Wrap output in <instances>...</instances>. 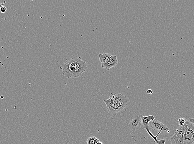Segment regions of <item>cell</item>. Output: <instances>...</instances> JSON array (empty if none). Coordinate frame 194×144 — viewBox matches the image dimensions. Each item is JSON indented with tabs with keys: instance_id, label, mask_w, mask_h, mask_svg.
I'll return each mask as SVG.
<instances>
[{
	"instance_id": "obj_7",
	"label": "cell",
	"mask_w": 194,
	"mask_h": 144,
	"mask_svg": "<svg viewBox=\"0 0 194 144\" xmlns=\"http://www.w3.org/2000/svg\"><path fill=\"white\" fill-rule=\"evenodd\" d=\"M118 64V60L116 55L111 56L109 60L106 63L101 64V67L106 69L107 70H109L111 68L116 67Z\"/></svg>"
},
{
	"instance_id": "obj_8",
	"label": "cell",
	"mask_w": 194,
	"mask_h": 144,
	"mask_svg": "<svg viewBox=\"0 0 194 144\" xmlns=\"http://www.w3.org/2000/svg\"><path fill=\"white\" fill-rule=\"evenodd\" d=\"M141 118V125L140 127L142 129H145L147 127H149V123L154 119V116L153 115H151L147 116H144L142 115H139Z\"/></svg>"
},
{
	"instance_id": "obj_11",
	"label": "cell",
	"mask_w": 194,
	"mask_h": 144,
	"mask_svg": "<svg viewBox=\"0 0 194 144\" xmlns=\"http://www.w3.org/2000/svg\"><path fill=\"white\" fill-rule=\"evenodd\" d=\"M99 141V140L98 138L95 137L93 136L88 137L87 143L88 144H96Z\"/></svg>"
},
{
	"instance_id": "obj_10",
	"label": "cell",
	"mask_w": 194,
	"mask_h": 144,
	"mask_svg": "<svg viewBox=\"0 0 194 144\" xmlns=\"http://www.w3.org/2000/svg\"><path fill=\"white\" fill-rule=\"evenodd\" d=\"M150 129L149 127H147V128L145 129L146 131H147V133H148V134L153 139L154 141V143H155L157 144H165V142H166V140L165 139L158 140L157 139V137H158L156 135V136L155 137L152 133L150 131Z\"/></svg>"
},
{
	"instance_id": "obj_13",
	"label": "cell",
	"mask_w": 194,
	"mask_h": 144,
	"mask_svg": "<svg viewBox=\"0 0 194 144\" xmlns=\"http://www.w3.org/2000/svg\"><path fill=\"white\" fill-rule=\"evenodd\" d=\"M7 8L6 7H4V6H2L0 8V12L1 13H4L6 11Z\"/></svg>"
},
{
	"instance_id": "obj_6",
	"label": "cell",
	"mask_w": 194,
	"mask_h": 144,
	"mask_svg": "<svg viewBox=\"0 0 194 144\" xmlns=\"http://www.w3.org/2000/svg\"><path fill=\"white\" fill-rule=\"evenodd\" d=\"M128 126L132 131H135L140 128L141 125V118L140 116H134L129 121Z\"/></svg>"
},
{
	"instance_id": "obj_17",
	"label": "cell",
	"mask_w": 194,
	"mask_h": 144,
	"mask_svg": "<svg viewBox=\"0 0 194 144\" xmlns=\"http://www.w3.org/2000/svg\"><path fill=\"white\" fill-rule=\"evenodd\" d=\"M96 144H103V143L102 142H100V141H99V142H98V143H96Z\"/></svg>"
},
{
	"instance_id": "obj_5",
	"label": "cell",
	"mask_w": 194,
	"mask_h": 144,
	"mask_svg": "<svg viewBox=\"0 0 194 144\" xmlns=\"http://www.w3.org/2000/svg\"><path fill=\"white\" fill-rule=\"evenodd\" d=\"M184 130V126H180L175 130L173 135L170 138L171 144H184L183 134Z\"/></svg>"
},
{
	"instance_id": "obj_15",
	"label": "cell",
	"mask_w": 194,
	"mask_h": 144,
	"mask_svg": "<svg viewBox=\"0 0 194 144\" xmlns=\"http://www.w3.org/2000/svg\"><path fill=\"white\" fill-rule=\"evenodd\" d=\"M188 121H189V122H190V123H193V124H194V119L193 118H189L188 119Z\"/></svg>"
},
{
	"instance_id": "obj_3",
	"label": "cell",
	"mask_w": 194,
	"mask_h": 144,
	"mask_svg": "<svg viewBox=\"0 0 194 144\" xmlns=\"http://www.w3.org/2000/svg\"><path fill=\"white\" fill-rule=\"evenodd\" d=\"M183 134L184 144H194V124L187 121Z\"/></svg>"
},
{
	"instance_id": "obj_2",
	"label": "cell",
	"mask_w": 194,
	"mask_h": 144,
	"mask_svg": "<svg viewBox=\"0 0 194 144\" xmlns=\"http://www.w3.org/2000/svg\"><path fill=\"white\" fill-rule=\"evenodd\" d=\"M103 102L108 113L116 116L126 107L128 101L125 96L119 93L112 95L108 99L104 100Z\"/></svg>"
},
{
	"instance_id": "obj_12",
	"label": "cell",
	"mask_w": 194,
	"mask_h": 144,
	"mask_svg": "<svg viewBox=\"0 0 194 144\" xmlns=\"http://www.w3.org/2000/svg\"><path fill=\"white\" fill-rule=\"evenodd\" d=\"M187 120L184 118H180L178 119V124L181 127H183L185 125L186 123Z\"/></svg>"
},
{
	"instance_id": "obj_9",
	"label": "cell",
	"mask_w": 194,
	"mask_h": 144,
	"mask_svg": "<svg viewBox=\"0 0 194 144\" xmlns=\"http://www.w3.org/2000/svg\"><path fill=\"white\" fill-rule=\"evenodd\" d=\"M111 56V55L108 53H103V54L100 53L98 55V57H99V61L101 63V64L106 63L109 60Z\"/></svg>"
},
{
	"instance_id": "obj_4",
	"label": "cell",
	"mask_w": 194,
	"mask_h": 144,
	"mask_svg": "<svg viewBox=\"0 0 194 144\" xmlns=\"http://www.w3.org/2000/svg\"><path fill=\"white\" fill-rule=\"evenodd\" d=\"M149 126L150 129L152 128L160 133L163 131L166 132L168 133L170 132L169 128L166 125H164V123L160 122L156 118L149 122Z\"/></svg>"
},
{
	"instance_id": "obj_16",
	"label": "cell",
	"mask_w": 194,
	"mask_h": 144,
	"mask_svg": "<svg viewBox=\"0 0 194 144\" xmlns=\"http://www.w3.org/2000/svg\"><path fill=\"white\" fill-rule=\"evenodd\" d=\"M5 2L4 3H0V8L2 7V6H4L5 5Z\"/></svg>"
},
{
	"instance_id": "obj_1",
	"label": "cell",
	"mask_w": 194,
	"mask_h": 144,
	"mask_svg": "<svg viewBox=\"0 0 194 144\" xmlns=\"http://www.w3.org/2000/svg\"><path fill=\"white\" fill-rule=\"evenodd\" d=\"M87 69L88 64L80 56L72 57L60 67L63 75L68 79L81 77Z\"/></svg>"
},
{
	"instance_id": "obj_14",
	"label": "cell",
	"mask_w": 194,
	"mask_h": 144,
	"mask_svg": "<svg viewBox=\"0 0 194 144\" xmlns=\"http://www.w3.org/2000/svg\"><path fill=\"white\" fill-rule=\"evenodd\" d=\"M147 94L152 95V94L153 91L151 89H148V90H147Z\"/></svg>"
}]
</instances>
